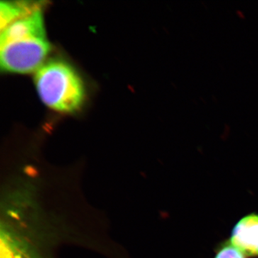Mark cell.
I'll return each instance as SVG.
<instances>
[{
    "instance_id": "6da1fadb",
    "label": "cell",
    "mask_w": 258,
    "mask_h": 258,
    "mask_svg": "<svg viewBox=\"0 0 258 258\" xmlns=\"http://www.w3.org/2000/svg\"><path fill=\"white\" fill-rule=\"evenodd\" d=\"M50 51L42 9L19 19L1 30L2 69L15 74H29L42 66Z\"/></svg>"
},
{
    "instance_id": "7a4b0ae2",
    "label": "cell",
    "mask_w": 258,
    "mask_h": 258,
    "mask_svg": "<svg viewBox=\"0 0 258 258\" xmlns=\"http://www.w3.org/2000/svg\"><path fill=\"white\" fill-rule=\"evenodd\" d=\"M37 93L42 103L62 113L79 110L85 99L84 84L72 66L63 61L42 64L35 77Z\"/></svg>"
},
{
    "instance_id": "3957f363",
    "label": "cell",
    "mask_w": 258,
    "mask_h": 258,
    "mask_svg": "<svg viewBox=\"0 0 258 258\" xmlns=\"http://www.w3.org/2000/svg\"><path fill=\"white\" fill-rule=\"evenodd\" d=\"M230 242L246 257H258V214H249L236 223Z\"/></svg>"
},
{
    "instance_id": "277c9868",
    "label": "cell",
    "mask_w": 258,
    "mask_h": 258,
    "mask_svg": "<svg viewBox=\"0 0 258 258\" xmlns=\"http://www.w3.org/2000/svg\"><path fill=\"white\" fill-rule=\"evenodd\" d=\"M42 2H2L0 4L1 30L19 19L42 9Z\"/></svg>"
},
{
    "instance_id": "5b68a950",
    "label": "cell",
    "mask_w": 258,
    "mask_h": 258,
    "mask_svg": "<svg viewBox=\"0 0 258 258\" xmlns=\"http://www.w3.org/2000/svg\"><path fill=\"white\" fill-rule=\"evenodd\" d=\"M215 258H246L245 254L229 242H224L217 250Z\"/></svg>"
}]
</instances>
